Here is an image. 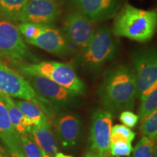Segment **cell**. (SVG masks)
I'll return each mask as SVG.
<instances>
[{
    "mask_svg": "<svg viewBox=\"0 0 157 157\" xmlns=\"http://www.w3.org/2000/svg\"><path fill=\"white\" fill-rule=\"evenodd\" d=\"M98 95L104 109L112 114L132 110L137 95L132 68L120 65L106 71L98 88Z\"/></svg>",
    "mask_w": 157,
    "mask_h": 157,
    "instance_id": "6da1fadb",
    "label": "cell"
},
{
    "mask_svg": "<svg viewBox=\"0 0 157 157\" xmlns=\"http://www.w3.org/2000/svg\"><path fill=\"white\" fill-rule=\"evenodd\" d=\"M112 34L137 42H148L154 36L157 25V13L126 3L114 15Z\"/></svg>",
    "mask_w": 157,
    "mask_h": 157,
    "instance_id": "7a4b0ae2",
    "label": "cell"
},
{
    "mask_svg": "<svg viewBox=\"0 0 157 157\" xmlns=\"http://www.w3.org/2000/svg\"><path fill=\"white\" fill-rule=\"evenodd\" d=\"M117 52L118 43L111 29L107 25H103L96 29L87 46L78 52L74 63L82 70L96 73L114 58Z\"/></svg>",
    "mask_w": 157,
    "mask_h": 157,
    "instance_id": "3957f363",
    "label": "cell"
},
{
    "mask_svg": "<svg viewBox=\"0 0 157 157\" xmlns=\"http://www.w3.org/2000/svg\"><path fill=\"white\" fill-rule=\"evenodd\" d=\"M17 71L21 75H33L45 77L60 84L70 91L82 95L85 85L78 77L71 65L58 61H42L35 63H21L17 62Z\"/></svg>",
    "mask_w": 157,
    "mask_h": 157,
    "instance_id": "277c9868",
    "label": "cell"
},
{
    "mask_svg": "<svg viewBox=\"0 0 157 157\" xmlns=\"http://www.w3.org/2000/svg\"><path fill=\"white\" fill-rule=\"evenodd\" d=\"M0 95L30 101L42 109L49 121L56 118L55 108L37 95L24 76L2 63H0Z\"/></svg>",
    "mask_w": 157,
    "mask_h": 157,
    "instance_id": "5b68a950",
    "label": "cell"
},
{
    "mask_svg": "<svg viewBox=\"0 0 157 157\" xmlns=\"http://www.w3.org/2000/svg\"><path fill=\"white\" fill-rule=\"evenodd\" d=\"M17 26L25 42L49 53L61 56L71 50L61 31L52 25L21 23Z\"/></svg>",
    "mask_w": 157,
    "mask_h": 157,
    "instance_id": "8992f818",
    "label": "cell"
},
{
    "mask_svg": "<svg viewBox=\"0 0 157 157\" xmlns=\"http://www.w3.org/2000/svg\"><path fill=\"white\" fill-rule=\"evenodd\" d=\"M133 71L136 80V99L157 88V53L155 48L140 49L132 56Z\"/></svg>",
    "mask_w": 157,
    "mask_h": 157,
    "instance_id": "52a82bcc",
    "label": "cell"
},
{
    "mask_svg": "<svg viewBox=\"0 0 157 157\" xmlns=\"http://www.w3.org/2000/svg\"><path fill=\"white\" fill-rule=\"evenodd\" d=\"M37 95L48 101L56 111L73 106L78 95L48 78L39 76H23Z\"/></svg>",
    "mask_w": 157,
    "mask_h": 157,
    "instance_id": "ba28073f",
    "label": "cell"
},
{
    "mask_svg": "<svg viewBox=\"0 0 157 157\" xmlns=\"http://www.w3.org/2000/svg\"><path fill=\"white\" fill-rule=\"evenodd\" d=\"M0 58L15 62L32 59L24 38L17 25L10 21H0Z\"/></svg>",
    "mask_w": 157,
    "mask_h": 157,
    "instance_id": "9c48e42d",
    "label": "cell"
},
{
    "mask_svg": "<svg viewBox=\"0 0 157 157\" xmlns=\"http://www.w3.org/2000/svg\"><path fill=\"white\" fill-rule=\"evenodd\" d=\"M96 29L95 23L79 12L73 10L65 17L62 34L69 45L81 50L93 38Z\"/></svg>",
    "mask_w": 157,
    "mask_h": 157,
    "instance_id": "30bf717a",
    "label": "cell"
},
{
    "mask_svg": "<svg viewBox=\"0 0 157 157\" xmlns=\"http://www.w3.org/2000/svg\"><path fill=\"white\" fill-rule=\"evenodd\" d=\"M113 123V114L105 109H97L91 117L89 141L92 151L107 156Z\"/></svg>",
    "mask_w": 157,
    "mask_h": 157,
    "instance_id": "8fae6325",
    "label": "cell"
},
{
    "mask_svg": "<svg viewBox=\"0 0 157 157\" xmlns=\"http://www.w3.org/2000/svg\"><path fill=\"white\" fill-rule=\"evenodd\" d=\"M60 8L56 0H29L20 23L52 25L58 18Z\"/></svg>",
    "mask_w": 157,
    "mask_h": 157,
    "instance_id": "7c38bea8",
    "label": "cell"
},
{
    "mask_svg": "<svg viewBox=\"0 0 157 157\" xmlns=\"http://www.w3.org/2000/svg\"><path fill=\"white\" fill-rule=\"evenodd\" d=\"M122 0H71L74 10L79 12L94 23L114 16Z\"/></svg>",
    "mask_w": 157,
    "mask_h": 157,
    "instance_id": "4fadbf2b",
    "label": "cell"
},
{
    "mask_svg": "<svg viewBox=\"0 0 157 157\" xmlns=\"http://www.w3.org/2000/svg\"><path fill=\"white\" fill-rule=\"evenodd\" d=\"M57 137L63 147L72 148L82 135V122L79 116L70 111H63L54 119Z\"/></svg>",
    "mask_w": 157,
    "mask_h": 157,
    "instance_id": "5bb4252c",
    "label": "cell"
},
{
    "mask_svg": "<svg viewBox=\"0 0 157 157\" xmlns=\"http://www.w3.org/2000/svg\"><path fill=\"white\" fill-rule=\"evenodd\" d=\"M0 139L7 149L22 151L20 135L12 124L3 99L0 96Z\"/></svg>",
    "mask_w": 157,
    "mask_h": 157,
    "instance_id": "9a60e30c",
    "label": "cell"
},
{
    "mask_svg": "<svg viewBox=\"0 0 157 157\" xmlns=\"http://www.w3.org/2000/svg\"><path fill=\"white\" fill-rule=\"evenodd\" d=\"M29 136L45 154L54 157L58 152L56 137L51 128L50 123L34 125Z\"/></svg>",
    "mask_w": 157,
    "mask_h": 157,
    "instance_id": "2e32d148",
    "label": "cell"
},
{
    "mask_svg": "<svg viewBox=\"0 0 157 157\" xmlns=\"http://www.w3.org/2000/svg\"><path fill=\"white\" fill-rule=\"evenodd\" d=\"M5 102L11 123L19 135H29L34 124L21 112L15 101L7 95H0Z\"/></svg>",
    "mask_w": 157,
    "mask_h": 157,
    "instance_id": "e0dca14e",
    "label": "cell"
},
{
    "mask_svg": "<svg viewBox=\"0 0 157 157\" xmlns=\"http://www.w3.org/2000/svg\"><path fill=\"white\" fill-rule=\"evenodd\" d=\"M29 0H0V15L6 21L20 22L21 14Z\"/></svg>",
    "mask_w": 157,
    "mask_h": 157,
    "instance_id": "ac0fdd59",
    "label": "cell"
},
{
    "mask_svg": "<svg viewBox=\"0 0 157 157\" xmlns=\"http://www.w3.org/2000/svg\"><path fill=\"white\" fill-rule=\"evenodd\" d=\"M14 101L21 112L32 121L34 125L48 122L50 123L45 113L36 104L23 100H14Z\"/></svg>",
    "mask_w": 157,
    "mask_h": 157,
    "instance_id": "d6986e66",
    "label": "cell"
},
{
    "mask_svg": "<svg viewBox=\"0 0 157 157\" xmlns=\"http://www.w3.org/2000/svg\"><path fill=\"white\" fill-rule=\"evenodd\" d=\"M141 103L138 111L139 119H143L156 111L157 109V88L151 93L143 97L140 99Z\"/></svg>",
    "mask_w": 157,
    "mask_h": 157,
    "instance_id": "ffe728a7",
    "label": "cell"
},
{
    "mask_svg": "<svg viewBox=\"0 0 157 157\" xmlns=\"http://www.w3.org/2000/svg\"><path fill=\"white\" fill-rule=\"evenodd\" d=\"M156 140L143 136L132 148V157H154Z\"/></svg>",
    "mask_w": 157,
    "mask_h": 157,
    "instance_id": "44dd1931",
    "label": "cell"
},
{
    "mask_svg": "<svg viewBox=\"0 0 157 157\" xmlns=\"http://www.w3.org/2000/svg\"><path fill=\"white\" fill-rule=\"evenodd\" d=\"M141 134L144 136L156 140L157 137V111H154L151 114L144 119H141L140 127Z\"/></svg>",
    "mask_w": 157,
    "mask_h": 157,
    "instance_id": "7402d4cb",
    "label": "cell"
},
{
    "mask_svg": "<svg viewBox=\"0 0 157 157\" xmlns=\"http://www.w3.org/2000/svg\"><path fill=\"white\" fill-rule=\"evenodd\" d=\"M21 147L25 157H42V151L29 135H20Z\"/></svg>",
    "mask_w": 157,
    "mask_h": 157,
    "instance_id": "603a6c76",
    "label": "cell"
},
{
    "mask_svg": "<svg viewBox=\"0 0 157 157\" xmlns=\"http://www.w3.org/2000/svg\"><path fill=\"white\" fill-rule=\"evenodd\" d=\"M132 143L119 142L109 144V151L113 157L129 156L132 151Z\"/></svg>",
    "mask_w": 157,
    "mask_h": 157,
    "instance_id": "cb8c5ba5",
    "label": "cell"
},
{
    "mask_svg": "<svg viewBox=\"0 0 157 157\" xmlns=\"http://www.w3.org/2000/svg\"><path fill=\"white\" fill-rule=\"evenodd\" d=\"M119 119L123 125L128 128H134L138 123L139 117L131 111H124L119 115Z\"/></svg>",
    "mask_w": 157,
    "mask_h": 157,
    "instance_id": "d4e9b609",
    "label": "cell"
},
{
    "mask_svg": "<svg viewBox=\"0 0 157 157\" xmlns=\"http://www.w3.org/2000/svg\"><path fill=\"white\" fill-rule=\"evenodd\" d=\"M111 132H117L123 135L132 143L135 137V133L123 124H116L111 128Z\"/></svg>",
    "mask_w": 157,
    "mask_h": 157,
    "instance_id": "484cf974",
    "label": "cell"
},
{
    "mask_svg": "<svg viewBox=\"0 0 157 157\" xmlns=\"http://www.w3.org/2000/svg\"><path fill=\"white\" fill-rule=\"evenodd\" d=\"M119 142L132 143L131 142H129L128 139H127L125 136H124L123 135L117 132H111V136H110L109 144H112V143H116Z\"/></svg>",
    "mask_w": 157,
    "mask_h": 157,
    "instance_id": "4316f807",
    "label": "cell"
},
{
    "mask_svg": "<svg viewBox=\"0 0 157 157\" xmlns=\"http://www.w3.org/2000/svg\"><path fill=\"white\" fill-rule=\"evenodd\" d=\"M7 150H8L11 157H25L22 151L10 150V149H7Z\"/></svg>",
    "mask_w": 157,
    "mask_h": 157,
    "instance_id": "83f0119b",
    "label": "cell"
},
{
    "mask_svg": "<svg viewBox=\"0 0 157 157\" xmlns=\"http://www.w3.org/2000/svg\"><path fill=\"white\" fill-rule=\"evenodd\" d=\"M0 157H11L7 148H5L0 145Z\"/></svg>",
    "mask_w": 157,
    "mask_h": 157,
    "instance_id": "f1b7e54d",
    "label": "cell"
},
{
    "mask_svg": "<svg viewBox=\"0 0 157 157\" xmlns=\"http://www.w3.org/2000/svg\"><path fill=\"white\" fill-rule=\"evenodd\" d=\"M84 157H102V156H99L98 154H96V153L92 151H91L86 153Z\"/></svg>",
    "mask_w": 157,
    "mask_h": 157,
    "instance_id": "f546056e",
    "label": "cell"
},
{
    "mask_svg": "<svg viewBox=\"0 0 157 157\" xmlns=\"http://www.w3.org/2000/svg\"><path fill=\"white\" fill-rule=\"evenodd\" d=\"M54 157H74V156H70V155H66L60 152H58Z\"/></svg>",
    "mask_w": 157,
    "mask_h": 157,
    "instance_id": "4dcf8cb0",
    "label": "cell"
},
{
    "mask_svg": "<svg viewBox=\"0 0 157 157\" xmlns=\"http://www.w3.org/2000/svg\"><path fill=\"white\" fill-rule=\"evenodd\" d=\"M42 157H52V156H50V155L45 154V153L42 151Z\"/></svg>",
    "mask_w": 157,
    "mask_h": 157,
    "instance_id": "1f68e13d",
    "label": "cell"
},
{
    "mask_svg": "<svg viewBox=\"0 0 157 157\" xmlns=\"http://www.w3.org/2000/svg\"><path fill=\"white\" fill-rule=\"evenodd\" d=\"M102 157H104V156H102ZM105 157H107V156H105Z\"/></svg>",
    "mask_w": 157,
    "mask_h": 157,
    "instance_id": "d6a6232c",
    "label": "cell"
}]
</instances>
